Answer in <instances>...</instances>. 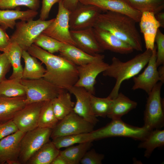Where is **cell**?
Instances as JSON below:
<instances>
[{
	"mask_svg": "<svg viewBox=\"0 0 164 164\" xmlns=\"http://www.w3.org/2000/svg\"><path fill=\"white\" fill-rule=\"evenodd\" d=\"M25 133L19 130L0 140V164H20V142Z\"/></svg>",
	"mask_w": 164,
	"mask_h": 164,
	"instance_id": "14",
	"label": "cell"
},
{
	"mask_svg": "<svg viewBox=\"0 0 164 164\" xmlns=\"http://www.w3.org/2000/svg\"><path fill=\"white\" fill-rule=\"evenodd\" d=\"M51 102L54 114L59 121L73 111L75 104L72 101L70 94L64 89Z\"/></svg>",
	"mask_w": 164,
	"mask_h": 164,
	"instance_id": "26",
	"label": "cell"
},
{
	"mask_svg": "<svg viewBox=\"0 0 164 164\" xmlns=\"http://www.w3.org/2000/svg\"><path fill=\"white\" fill-rule=\"evenodd\" d=\"M26 97H11L0 95V123L12 119L26 104Z\"/></svg>",
	"mask_w": 164,
	"mask_h": 164,
	"instance_id": "23",
	"label": "cell"
},
{
	"mask_svg": "<svg viewBox=\"0 0 164 164\" xmlns=\"http://www.w3.org/2000/svg\"><path fill=\"white\" fill-rule=\"evenodd\" d=\"M11 43L10 38L6 30L0 26V51L5 52Z\"/></svg>",
	"mask_w": 164,
	"mask_h": 164,
	"instance_id": "43",
	"label": "cell"
},
{
	"mask_svg": "<svg viewBox=\"0 0 164 164\" xmlns=\"http://www.w3.org/2000/svg\"><path fill=\"white\" fill-rule=\"evenodd\" d=\"M104 59H99L77 66L78 79L74 86L83 87L90 94L94 95L96 78L100 73L105 71L109 65L104 61Z\"/></svg>",
	"mask_w": 164,
	"mask_h": 164,
	"instance_id": "12",
	"label": "cell"
},
{
	"mask_svg": "<svg viewBox=\"0 0 164 164\" xmlns=\"http://www.w3.org/2000/svg\"><path fill=\"white\" fill-rule=\"evenodd\" d=\"M156 43V64L157 67L164 64V34L159 29L155 38Z\"/></svg>",
	"mask_w": 164,
	"mask_h": 164,
	"instance_id": "38",
	"label": "cell"
},
{
	"mask_svg": "<svg viewBox=\"0 0 164 164\" xmlns=\"http://www.w3.org/2000/svg\"><path fill=\"white\" fill-rule=\"evenodd\" d=\"M39 5V0H0V9H13L23 6L37 11Z\"/></svg>",
	"mask_w": 164,
	"mask_h": 164,
	"instance_id": "37",
	"label": "cell"
},
{
	"mask_svg": "<svg viewBox=\"0 0 164 164\" xmlns=\"http://www.w3.org/2000/svg\"><path fill=\"white\" fill-rule=\"evenodd\" d=\"M19 130L12 119L0 123V140Z\"/></svg>",
	"mask_w": 164,
	"mask_h": 164,
	"instance_id": "40",
	"label": "cell"
},
{
	"mask_svg": "<svg viewBox=\"0 0 164 164\" xmlns=\"http://www.w3.org/2000/svg\"><path fill=\"white\" fill-rule=\"evenodd\" d=\"M60 56L77 66H80L94 61L104 59V56L100 54L95 56L90 55L75 46L64 43L59 52Z\"/></svg>",
	"mask_w": 164,
	"mask_h": 164,
	"instance_id": "21",
	"label": "cell"
},
{
	"mask_svg": "<svg viewBox=\"0 0 164 164\" xmlns=\"http://www.w3.org/2000/svg\"><path fill=\"white\" fill-rule=\"evenodd\" d=\"M60 151L52 141L49 140L32 155L26 164H51Z\"/></svg>",
	"mask_w": 164,
	"mask_h": 164,
	"instance_id": "28",
	"label": "cell"
},
{
	"mask_svg": "<svg viewBox=\"0 0 164 164\" xmlns=\"http://www.w3.org/2000/svg\"><path fill=\"white\" fill-rule=\"evenodd\" d=\"M64 7L70 11L74 10L79 3V0H63Z\"/></svg>",
	"mask_w": 164,
	"mask_h": 164,
	"instance_id": "44",
	"label": "cell"
},
{
	"mask_svg": "<svg viewBox=\"0 0 164 164\" xmlns=\"http://www.w3.org/2000/svg\"><path fill=\"white\" fill-rule=\"evenodd\" d=\"M44 102L26 104L16 114L13 121L19 130L25 133L38 127V122Z\"/></svg>",
	"mask_w": 164,
	"mask_h": 164,
	"instance_id": "15",
	"label": "cell"
},
{
	"mask_svg": "<svg viewBox=\"0 0 164 164\" xmlns=\"http://www.w3.org/2000/svg\"><path fill=\"white\" fill-rule=\"evenodd\" d=\"M68 91L76 98L73 111L95 125L99 121L92 110L90 99L91 94L83 87L75 86Z\"/></svg>",
	"mask_w": 164,
	"mask_h": 164,
	"instance_id": "17",
	"label": "cell"
},
{
	"mask_svg": "<svg viewBox=\"0 0 164 164\" xmlns=\"http://www.w3.org/2000/svg\"><path fill=\"white\" fill-rule=\"evenodd\" d=\"M59 121L53 112L51 100L44 101L41 108L38 122V127L53 129Z\"/></svg>",
	"mask_w": 164,
	"mask_h": 164,
	"instance_id": "33",
	"label": "cell"
},
{
	"mask_svg": "<svg viewBox=\"0 0 164 164\" xmlns=\"http://www.w3.org/2000/svg\"><path fill=\"white\" fill-rule=\"evenodd\" d=\"M137 103L131 100L121 92L113 99L110 111L107 117L112 119H121L122 116L135 108Z\"/></svg>",
	"mask_w": 164,
	"mask_h": 164,
	"instance_id": "25",
	"label": "cell"
},
{
	"mask_svg": "<svg viewBox=\"0 0 164 164\" xmlns=\"http://www.w3.org/2000/svg\"><path fill=\"white\" fill-rule=\"evenodd\" d=\"M136 22L125 15L106 11L98 15L94 27L109 31L129 45L134 50L142 51L141 38L136 27Z\"/></svg>",
	"mask_w": 164,
	"mask_h": 164,
	"instance_id": "2",
	"label": "cell"
},
{
	"mask_svg": "<svg viewBox=\"0 0 164 164\" xmlns=\"http://www.w3.org/2000/svg\"><path fill=\"white\" fill-rule=\"evenodd\" d=\"M104 158V155L96 152L92 149L89 150L85 153L80 160L81 164H101Z\"/></svg>",
	"mask_w": 164,
	"mask_h": 164,
	"instance_id": "39",
	"label": "cell"
},
{
	"mask_svg": "<svg viewBox=\"0 0 164 164\" xmlns=\"http://www.w3.org/2000/svg\"><path fill=\"white\" fill-rule=\"evenodd\" d=\"M92 142L89 141L68 147L64 150L60 151L59 154L65 157L70 164H79L85 153L91 147Z\"/></svg>",
	"mask_w": 164,
	"mask_h": 164,
	"instance_id": "30",
	"label": "cell"
},
{
	"mask_svg": "<svg viewBox=\"0 0 164 164\" xmlns=\"http://www.w3.org/2000/svg\"><path fill=\"white\" fill-rule=\"evenodd\" d=\"M22 50L17 44L11 43L4 52L7 56L12 68L9 79L21 81L23 67L21 62Z\"/></svg>",
	"mask_w": 164,
	"mask_h": 164,
	"instance_id": "27",
	"label": "cell"
},
{
	"mask_svg": "<svg viewBox=\"0 0 164 164\" xmlns=\"http://www.w3.org/2000/svg\"><path fill=\"white\" fill-rule=\"evenodd\" d=\"M93 30L95 38L101 48L121 54L132 53L133 48L128 44L105 29L94 27Z\"/></svg>",
	"mask_w": 164,
	"mask_h": 164,
	"instance_id": "16",
	"label": "cell"
},
{
	"mask_svg": "<svg viewBox=\"0 0 164 164\" xmlns=\"http://www.w3.org/2000/svg\"><path fill=\"white\" fill-rule=\"evenodd\" d=\"M89 141L93 142L91 132L59 137L53 139L52 142L60 149L76 144Z\"/></svg>",
	"mask_w": 164,
	"mask_h": 164,
	"instance_id": "34",
	"label": "cell"
},
{
	"mask_svg": "<svg viewBox=\"0 0 164 164\" xmlns=\"http://www.w3.org/2000/svg\"><path fill=\"white\" fill-rule=\"evenodd\" d=\"M51 164H70L69 161L60 154L54 159Z\"/></svg>",
	"mask_w": 164,
	"mask_h": 164,
	"instance_id": "45",
	"label": "cell"
},
{
	"mask_svg": "<svg viewBox=\"0 0 164 164\" xmlns=\"http://www.w3.org/2000/svg\"><path fill=\"white\" fill-rule=\"evenodd\" d=\"M0 95L14 97H26V93L21 81L5 79L0 84Z\"/></svg>",
	"mask_w": 164,
	"mask_h": 164,
	"instance_id": "32",
	"label": "cell"
},
{
	"mask_svg": "<svg viewBox=\"0 0 164 164\" xmlns=\"http://www.w3.org/2000/svg\"><path fill=\"white\" fill-rule=\"evenodd\" d=\"M38 14L36 11L29 9L25 11L0 9V26L5 30L13 29L16 20L27 21L33 19Z\"/></svg>",
	"mask_w": 164,
	"mask_h": 164,
	"instance_id": "22",
	"label": "cell"
},
{
	"mask_svg": "<svg viewBox=\"0 0 164 164\" xmlns=\"http://www.w3.org/2000/svg\"><path fill=\"white\" fill-rule=\"evenodd\" d=\"M134 9L142 13L149 12L155 14L164 8V0H123Z\"/></svg>",
	"mask_w": 164,
	"mask_h": 164,
	"instance_id": "31",
	"label": "cell"
},
{
	"mask_svg": "<svg viewBox=\"0 0 164 164\" xmlns=\"http://www.w3.org/2000/svg\"><path fill=\"white\" fill-rule=\"evenodd\" d=\"M164 145V130L156 129L151 130L139 143L138 148L145 149L144 156L149 158L154 150Z\"/></svg>",
	"mask_w": 164,
	"mask_h": 164,
	"instance_id": "29",
	"label": "cell"
},
{
	"mask_svg": "<svg viewBox=\"0 0 164 164\" xmlns=\"http://www.w3.org/2000/svg\"><path fill=\"white\" fill-rule=\"evenodd\" d=\"M151 131L144 126L142 127L133 126L120 119H112L105 126L94 130L91 133L93 141L114 137H128L142 141Z\"/></svg>",
	"mask_w": 164,
	"mask_h": 164,
	"instance_id": "4",
	"label": "cell"
},
{
	"mask_svg": "<svg viewBox=\"0 0 164 164\" xmlns=\"http://www.w3.org/2000/svg\"><path fill=\"white\" fill-rule=\"evenodd\" d=\"M63 0H42L39 19L46 20L48 17L52 7L56 3Z\"/></svg>",
	"mask_w": 164,
	"mask_h": 164,
	"instance_id": "42",
	"label": "cell"
},
{
	"mask_svg": "<svg viewBox=\"0 0 164 164\" xmlns=\"http://www.w3.org/2000/svg\"><path fill=\"white\" fill-rule=\"evenodd\" d=\"M84 4L95 6L102 11H110L125 15L139 22L142 13L134 9L123 0H79Z\"/></svg>",
	"mask_w": 164,
	"mask_h": 164,
	"instance_id": "18",
	"label": "cell"
},
{
	"mask_svg": "<svg viewBox=\"0 0 164 164\" xmlns=\"http://www.w3.org/2000/svg\"><path fill=\"white\" fill-rule=\"evenodd\" d=\"M70 12L63 1L58 3L57 14L53 21L42 32L64 44L76 46L70 33L69 17Z\"/></svg>",
	"mask_w": 164,
	"mask_h": 164,
	"instance_id": "10",
	"label": "cell"
},
{
	"mask_svg": "<svg viewBox=\"0 0 164 164\" xmlns=\"http://www.w3.org/2000/svg\"><path fill=\"white\" fill-rule=\"evenodd\" d=\"M34 44L53 54L59 52L64 43L42 33L35 40Z\"/></svg>",
	"mask_w": 164,
	"mask_h": 164,
	"instance_id": "36",
	"label": "cell"
},
{
	"mask_svg": "<svg viewBox=\"0 0 164 164\" xmlns=\"http://www.w3.org/2000/svg\"><path fill=\"white\" fill-rule=\"evenodd\" d=\"M141 32L143 34L146 50H152L158 29L160 27L159 22L152 12H146L142 13L139 21Z\"/></svg>",
	"mask_w": 164,
	"mask_h": 164,
	"instance_id": "20",
	"label": "cell"
},
{
	"mask_svg": "<svg viewBox=\"0 0 164 164\" xmlns=\"http://www.w3.org/2000/svg\"><path fill=\"white\" fill-rule=\"evenodd\" d=\"M156 59V46L155 45L146 68L142 73L133 77L134 84L132 90L141 89L148 95L150 93L155 86L159 81Z\"/></svg>",
	"mask_w": 164,
	"mask_h": 164,
	"instance_id": "13",
	"label": "cell"
},
{
	"mask_svg": "<svg viewBox=\"0 0 164 164\" xmlns=\"http://www.w3.org/2000/svg\"><path fill=\"white\" fill-rule=\"evenodd\" d=\"M155 18L159 22L160 26L162 28H164V12H160L155 14Z\"/></svg>",
	"mask_w": 164,
	"mask_h": 164,
	"instance_id": "46",
	"label": "cell"
},
{
	"mask_svg": "<svg viewBox=\"0 0 164 164\" xmlns=\"http://www.w3.org/2000/svg\"><path fill=\"white\" fill-rule=\"evenodd\" d=\"M27 51L45 64L43 78L58 87L68 91L78 79L77 66L60 56L50 53L33 44Z\"/></svg>",
	"mask_w": 164,
	"mask_h": 164,
	"instance_id": "1",
	"label": "cell"
},
{
	"mask_svg": "<svg viewBox=\"0 0 164 164\" xmlns=\"http://www.w3.org/2000/svg\"><path fill=\"white\" fill-rule=\"evenodd\" d=\"M163 83L158 82L148 94L144 112L145 126L149 130L160 129L164 125L163 100L161 96Z\"/></svg>",
	"mask_w": 164,
	"mask_h": 164,
	"instance_id": "6",
	"label": "cell"
},
{
	"mask_svg": "<svg viewBox=\"0 0 164 164\" xmlns=\"http://www.w3.org/2000/svg\"><path fill=\"white\" fill-rule=\"evenodd\" d=\"M94 126L73 111L59 121L52 129L51 138L90 133Z\"/></svg>",
	"mask_w": 164,
	"mask_h": 164,
	"instance_id": "9",
	"label": "cell"
},
{
	"mask_svg": "<svg viewBox=\"0 0 164 164\" xmlns=\"http://www.w3.org/2000/svg\"><path fill=\"white\" fill-rule=\"evenodd\" d=\"M158 68V71L159 81L163 84L164 83V64L161 65Z\"/></svg>",
	"mask_w": 164,
	"mask_h": 164,
	"instance_id": "47",
	"label": "cell"
},
{
	"mask_svg": "<svg viewBox=\"0 0 164 164\" xmlns=\"http://www.w3.org/2000/svg\"><path fill=\"white\" fill-rule=\"evenodd\" d=\"M152 54V50H146L125 62L113 57L111 64L102 72L104 76L112 77L116 80L115 85L108 96L112 99L116 98L122 83L138 74L147 64Z\"/></svg>",
	"mask_w": 164,
	"mask_h": 164,
	"instance_id": "3",
	"label": "cell"
},
{
	"mask_svg": "<svg viewBox=\"0 0 164 164\" xmlns=\"http://www.w3.org/2000/svg\"><path fill=\"white\" fill-rule=\"evenodd\" d=\"M91 102L92 111L96 117L105 118L107 117L112 105L113 99L108 96L101 98L90 95Z\"/></svg>",
	"mask_w": 164,
	"mask_h": 164,
	"instance_id": "35",
	"label": "cell"
},
{
	"mask_svg": "<svg viewBox=\"0 0 164 164\" xmlns=\"http://www.w3.org/2000/svg\"><path fill=\"white\" fill-rule=\"evenodd\" d=\"M102 10L91 5L79 3L75 9L70 12L69 24L70 30H78L93 28Z\"/></svg>",
	"mask_w": 164,
	"mask_h": 164,
	"instance_id": "11",
	"label": "cell"
},
{
	"mask_svg": "<svg viewBox=\"0 0 164 164\" xmlns=\"http://www.w3.org/2000/svg\"><path fill=\"white\" fill-rule=\"evenodd\" d=\"M54 20V18L48 20L39 19L16 22L15 30L10 37L11 42L17 44L22 50L27 51L37 37Z\"/></svg>",
	"mask_w": 164,
	"mask_h": 164,
	"instance_id": "5",
	"label": "cell"
},
{
	"mask_svg": "<svg viewBox=\"0 0 164 164\" xmlns=\"http://www.w3.org/2000/svg\"><path fill=\"white\" fill-rule=\"evenodd\" d=\"M11 65L6 54L4 52L0 53V84L5 79V76Z\"/></svg>",
	"mask_w": 164,
	"mask_h": 164,
	"instance_id": "41",
	"label": "cell"
},
{
	"mask_svg": "<svg viewBox=\"0 0 164 164\" xmlns=\"http://www.w3.org/2000/svg\"><path fill=\"white\" fill-rule=\"evenodd\" d=\"M52 130L49 128L37 127L25 133L20 142V164H26L32 155L50 140Z\"/></svg>",
	"mask_w": 164,
	"mask_h": 164,
	"instance_id": "8",
	"label": "cell"
},
{
	"mask_svg": "<svg viewBox=\"0 0 164 164\" xmlns=\"http://www.w3.org/2000/svg\"><path fill=\"white\" fill-rule=\"evenodd\" d=\"M71 36L77 48L85 52L95 56L104 52L95 37L93 28L78 30H70Z\"/></svg>",
	"mask_w": 164,
	"mask_h": 164,
	"instance_id": "19",
	"label": "cell"
},
{
	"mask_svg": "<svg viewBox=\"0 0 164 164\" xmlns=\"http://www.w3.org/2000/svg\"><path fill=\"white\" fill-rule=\"evenodd\" d=\"M22 58L25 63L22 79L35 80L43 78L46 69L37 58L25 50L22 51Z\"/></svg>",
	"mask_w": 164,
	"mask_h": 164,
	"instance_id": "24",
	"label": "cell"
},
{
	"mask_svg": "<svg viewBox=\"0 0 164 164\" xmlns=\"http://www.w3.org/2000/svg\"><path fill=\"white\" fill-rule=\"evenodd\" d=\"M25 93L26 104L51 101L57 97L63 89L44 78L22 79Z\"/></svg>",
	"mask_w": 164,
	"mask_h": 164,
	"instance_id": "7",
	"label": "cell"
}]
</instances>
